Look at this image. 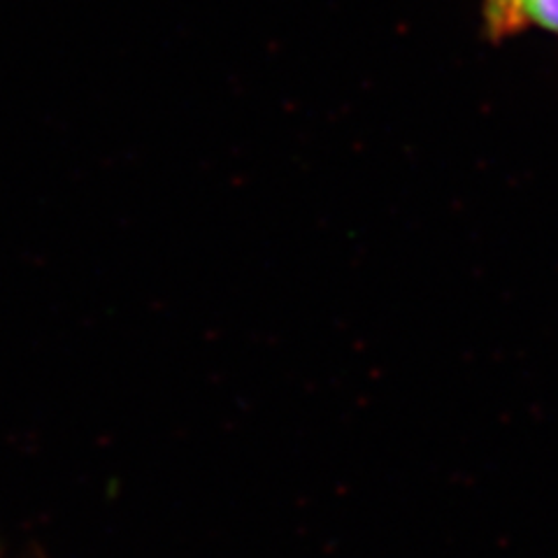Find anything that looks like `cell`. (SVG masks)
I'll return each mask as SVG.
<instances>
[{
	"mask_svg": "<svg viewBox=\"0 0 558 558\" xmlns=\"http://www.w3.org/2000/svg\"><path fill=\"white\" fill-rule=\"evenodd\" d=\"M529 28L558 35V0H514L508 26H505V38H512Z\"/></svg>",
	"mask_w": 558,
	"mask_h": 558,
	"instance_id": "obj_1",
	"label": "cell"
},
{
	"mask_svg": "<svg viewBox=\"0 0 558 558\" xmlns=\"http://www.w3.org/2000/svg\"><path fill=\"white\" fill-rule=\"evenodd\" d=\"M514 0H482L484 28L492 40H505V26Z\"/></svg>",
	"mask_w": 558,
	"mask_h": 558,
	"instance_id": "obj_2",
	"label": "cell"
}]
</instances>
